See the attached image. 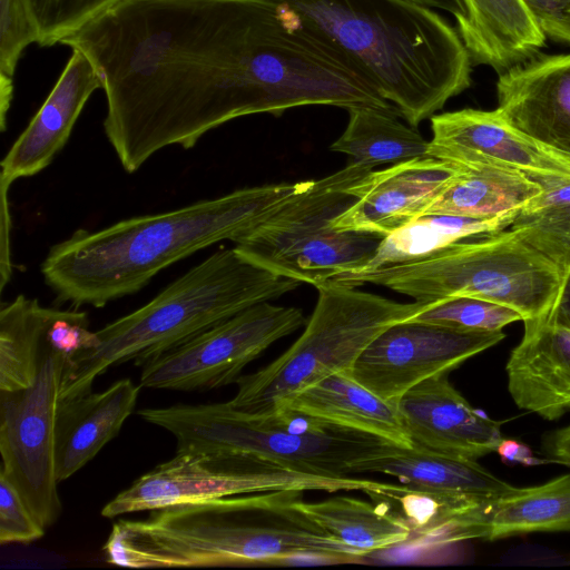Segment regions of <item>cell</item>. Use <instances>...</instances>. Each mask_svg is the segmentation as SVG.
<instances>
[{"mask_svg": "<svg viewBox=\"0 0 570 570\" xmlns=\"http://www.w3.org/2000/svg\"><path fill=\"white\" fill-rule=\"evenodd\" d=\"M60 45L92 63L130 174L233 119L325 105L336 79L331 48L268 0H118Z\"/></svg>", "mask_w": 570, "mask_h": 570, "instance_id": "6da1fadb", "label": "cell"}, {"mask_svg": "<svg viewBox=\"0 0 570 570\" xmlns=\"http://www.w3.org/2000/svg\"><path fill=\"white\" fill-rule=\"evenodd\" d=\"M311 181L242 188L96 232L79 228L50 247L40 272L60 303L102 307L198 250L237 242Z\"/></svg>", "mask_w": 570, "mask_h": 570, "instance_id": "7a4b0ae2", "label": "cell"}, {"mask_svg": "<svg viewBox=\"0 0 570 570\" xmlns=\"http://www.w3.org/2000/svg\"><path fill=\"white\" fill-rule=\"evenodd\" d=\"M302 491L278 490L188 502L144 520L114 522L106 562L149 568L253 567L287 560L350 563L364 554L297 508Z\"/></svg>", "mask_w": 570, "mask_h": 570, "instance_id": "3957f363", "label": "cell"}, {"mask_svg": "<svg viewBox=\"0 0 570 570\" xmlns=\"http://www.w3.org/2000/svg\"><path fill=\"white\" fill-rule=\"evenodd\" d=\"M287 19L347 55L400 117L416 127L472 82L458 32L410 0H268Z\"/></svg>", "mask_w": 570, "mask_h": 570, "instance_id": "277c9868", "label": "cell"}, {"mask_svg": "<svg viewBox=\"0 0 570 570\" xmlns=\"http://www.w3.org/2000/svg\"><path fill=\"white\" fill-rule=\"evenodd\" d=\"M302 283L265 269L233 248H220L191 267L136 311L96 331L97 343L67 361L61 401L92 391L109 367L141 366L259 303L276 299Z\"/></svg>", "mask_w": 570, "mask_h": 570, "instance_id": "5b68a950", "label": "cell"}, {"mask_svg": "<svg viewBox=\"0 0 570 570\" xmlns=\"http://www.w3.org/2000/svg\"><path fill=\"white\" fill-rule=\"evenodd\" d=\"M138 415L170 432L176 453L238 454L326 476L356 474L360 464L395 445L299 412L256 415L228 402L141 409Z\"/></svg>", "mask_w": 570, "mask_h": 570, "instance_id": "8992f818", "label": "cell"}, {"mask_svg": "<svg viewBox=\"0 0 570 570\" xmlns=\"http://www.w3.org/2000/svg\"><path fill=\"white\" fill-rule=\"evenodd\" d=\"M328 281L381 285L423 303L482 298L515 309L522 322L550 317L563 285L560 269L509 227L416 262L350 271Z\"/></svg>", "mask_w": 570, "mask_h": 570, "instance_id": "52a82bcc", "label": "cell"}, {"mask_svg": "<svg viewBox=\"0 0 570 570\" xmlns=\"http://www.w3.org/2000/svg\"><path fill=\"white\" fill-rule=\"evenodd\" d=\"M302 335L265 367L243 374L228 403L256 415L273 414L286 397L340 372H347L366 346L391 325L415 316L429 303H400L326 281Z\"/></svg>", "mask_w": 570, "mask_h": 570, "instance_id": "ba28073f", "label": "cell"}, {"mask_svg": "<svg viewBox=\"0 0 570 570\" xmlns=\"http://www.w3.org/2000/svg\"><path fill=\"white\" fill-rule=\"evenodd\" d=\"M372 171L352 161L312 180L234 247L276 275L315 287L335 275L366 266L384 237L337 230L333 222L355 203Z\"/></svg>", "mask_w": 570, "mask_h": 570, "instance_id": "9c48e42d", "label": "cell"}, {"mask_svg": "<svg viewBox=\"0 0 570 570\" xmlns=\"http://www.w3.org/2000/svg\"><path fill=\"white\" fill-rule=\"evenodd\" d=\"M377 481L326 476L289 470L250 456L227 453H176L139 476L104 505L107 519L176 504L257 492L362 491Z\"/></svg>", "mask_w": 570, "mask_h": 570, "instance_id": "30bf717a", "label": "cell"}, {"mask_svg": "<svg viewBox=\"0 0 570 570\" xmlns=\"http://www.w3.org/2000/svg\"><path fill=\"white\" fill-rule=\"evenodd\" d=\"M68 358L51 345L47 332L32 385L13 392L0 391V473L14 485L45 529L62 511L55 438Z\"/></svg>", "mask_w": 570, "mask_h": 570, "instance_id": "8fae6325", "label": "cell"}, {"mask_svg": "<svg viewBox=\"0 0 570 570\" xmlns=\"http://www.w3.org/2000/svg\"><path fill=\"white\" fill-rule=\"evenodd\" d=\"M304 322L297 307L253 305L144 363L140 386L207 392L236 383L248 363Z\"/></svg>", "mask_w": 570, "mask_h": 570, "instance_id": "7c38bea8", "label": "cell"}, {"mask_svg": "<svg viewBox=\"0 0 570 570\" xmlns=\"http://www.w3.org/2000/svg\"><path fill=\"white\" fill-rule=\"evenodd\" d=\"M504 337L502 331H464L406 320L380 333L347 374L395 406L413 386L450 373Z\"/></svg>", "mask_w": 570, "mask_h": 570, "instance_id": "4fadbf2b", "label": "cell"}, {"mask_svg": "<svg viewBox=\"0 0 570 570\" xmlns=\"http://www.w3.org/2000/svg\"><path fill=\"white\" fill-rule=\"evenodd\" d=\"M430 119V157L463 167L513 169L538 183L570 179V151L535 140L512 126L498 109L464 108Z\"/></svg>", "mask_w": 570, "mask_h": 570, "instance_id": "5bb4252c", "label": "cell"}, {"mask_svg": "<svg viewBox=\"0 0 570 570\" xmlns=\"http://www.w3.org/2000/svg\"><path fill=\"white\" fill-rule=\"evenodd\" d=\"M448 375L413 386L395 405L413 446L474 461L495 452L503 440L501 422L474 409Z\"/></svg>", "mask_w": 570, "mask_h": 570, "instance_id": "9a60e30c", "label": "cell"}, {"mask_svg": "<svg viewBox=\"0 0 570 570\" xmlns=\"http://www.w3.org/2000/svg\"><path fill=\"white\" fill-rule=\"evenodd\" d=\"M462 169L428 156L373 170L358 198L333 226L385 237L422 216Z\"/></svg>", "mask_w": 570, "mask_h": 570, "instance_id": "2e32d148", "label": "cell"}, {"mask_svg": "<svg viewBox=\"0 0 570 570\" xmlns=\"http://www.w3.org/2000/svg\"><path fill=\"white\" fill-rule=\"evenodd\" d=\"M497 109L515 128L560 150L570 148V53H537L501 72Z\"/></svg>", "mask_w": 570, "mask_h": 570, "instance_id": "e0dca14e", "label": "cell"}, {"mask_svg": "<svg viewBox=\"0 0 570 570\" xmlns=\"http://www.w3.org/2000/svg\"><path fill=\"white\" fill-rule=\"evenodd\" d=\"M72 53L29 125L1 160L0 181L12 184L39 174L65 147L85 105L101 81L90 60Z\"/></svg>", "mask_w": 570, "mask_h": 570, "instance_id": "ac0fdd59", "label": "cell"}, {"mask_svg": "<svg viewBox=\"0 0 570 570\" xmlns=\"http://www.w3.org/2000/svg\"><path fill=\"white\" fill-rule=\"evenodd\" d=\"M523 324L505 366L508 390L520 409L558 420L570 412V328L550 318Z\"/></svg>", "mask_w": 570, "mask_h": 570, "instance_id": "d6986e66", "label": "cell"}, {"mask_svg": "<svg viewBox=\"0 0 570 570\" xmlns=\"http://www.w3.org/2000/svg\"><path fill=\"white\" fill-rule=\"evenodd\" d=\"M139 387L121 379L105 391L60 401L55 438L58 482L73 475L118 435L135 410Z\"/></svg>", "mask_w": 570, "mask_h": 570, "instance_id": "ffe728a7", "label": "cell"}, {"mask_svg": "<svg viewBox=\"0 0 570 570\" xmlns=\"http://www.w3.org/2000/svg\"><path fill=\"white\" fill-rule=\"evenodd\" d=\"M458 32L472 63L498 72L519 65L544 47L547 36L523 0H461Z\"/></svg>", "mask_w": 570, "mask_h": 570, "instance_id": "44dd1931", "label": "cell"}, {"mask_svg": "<svg viewBox=\"0 0 570 570\" xmlns=\"http://www.w3.org/2000/svg\"><path fill=\"white\" fill-rule=\"evenodd\" d=\"M284 410L366 432L402 448H413L396 406L361 385L347 372L326 376L286 397L274 413Z\"/></svg>", "mask_w": 570, "mask_h": 570, "instance_id": "7402d4cb", "label": "cell"}, {"mask_svg": "<svg viewBox=\"0 0 570 570\" xmlns=\"http://www.w3.org/2000/svg\"><path fill=\"white\" fill-rule=\"evenodd\" d=\"M364 472L384 473L419 489L462 493L481 500L498 499L517 489L474 460L416 446L393 445L383 454L360 464L356 473Z\"/></svg>", "mask_w": 570, "mask_h": 570, "instance_id": "603a6c76", "label": "cell"}, {"mask_svg": "<svg viewBox=\"0 0 570 570\" xmlns=\"http://www.w3.org/2000/svg\"><path fill=\"white\" fill-rule=\"evenodd\" d=\"M570 530V473L543 484L517 488L475 504L470 538L498 540L532 532Z\"/></svg>", "mask_w": 570, "mask_h": 570, "instance_id": "cb8c5ba5", "label": "cell"}, {"mask_svg": "<svg viewBox=\"0 0 570 570\" xmlns=\"http://www.w3.org/2000/svg\"><path fill=\"white\" fill-rule=\"evenodd\" d=\"M542 190L540 183L518 170L492 165L468 166L423 215L478 219L514 216Z\"/></svg>", "mask_w": 570, "mask_h": 570, "instance_id": "d4e9b609", "label": "cell"}, {"mask_svg": "<svg viewBox=\"0 0 570 570\" xmlns=\"http://www.w3.org/2000/svg\"><path fill=\"white\" fill-rule=\"evenodd\" d=\"M347 112V126L331 150L371 168L429 156L430 141L415 127L399 120L396 110L355 106Z\"/></svg>", "mask_w": 570, "mask_h": 570, "instance_id": "484cf974", "label": "cell"}, {"mask_svg": "<svg viewBox=\"0 0 570 570\" xmlns=\"http://www.w3.org/2000/svg\"><path fill=\"white\" fill-rule=\"evenodd\" d=\"M297 508L316 525L364 556L401 548L410 535L407 525L379 503L348 497L318 502L297 501Z\"/></svg>", "mask_w": 570, "mask_h": 570, "instance_id": "4316f807", "label": "cell"}, {"mask_svg": "<svg viewBox=\"0 0 570 570\" xmlns=\"http://www.w3.org/2000/svg\"><path fill=\"white\" fill-rule=\"evenodd\" d=\"M58 308L42 306L37 298L16 296L0 309V391L13 392L32 385L43 341Z\"/></svg>", "mask_w": 570, "mask_h": 570, "instance_id": "83f0119b", "label": "cell"}, {"mask_svg": "<svg viewBox=\"0 0 570 570\" xmlns=\"http://www.w3.org/2000/svg\"><path fill=\"white\" fill-rule=\"evenodd\" d=\"M514 217L515 215L478 219L452 215H422L385 236L373 258L358 269L372 271L423 259L469 237L505 229Z\"/></svg>", "mask_w": 570, "mask_h": 570, "instance_id": "f1b7e54d", "label": "cell"}, {"mask_svg": "<svg viewBox=\"0 0 570 570\" xmlns=\"http://www.w3.org/2000/svg\"><path fill=\"white\" fill-rule=\"evenodd\" d=\"M542 193L524 206L509 226L524 242L570 273V179L540 183Z\"/></svg>", "mask_w": 570, "mask_h": 570, "instance_id": "f546056e", "label": "cell"}, {"mask_svg": "<svg viewBox=\"0 0 570 570\" xmlns=\"http://www.w3.org/2000/svg\"><path fill=\"white\" fill-rule=\"evenodd\" d=\"M40 41L38 24L27 0H0V125L6 129L13 97V79L23 51Z\"/></svg>", "mask_w": 570, "mask_h": 570, "instance_id": "4dcf8cb0", "label": "cell"}, {"mask_svg": "<svg viewBox=\"0 0 570 570\" xmlns=\"http://www.w3.org/2000/svg\"><path fill=\"white\" fill-rule=\"evenodd\" d=\"M464 331L498 332L513 322L522 321L515 309L491 301L454 296L429 303L409 318Z\"/></svg>", "mask_w": 570, "mask_h": 570, "instance_id": "1f68e13d", "label": "cell"}, {"mask_svg": "<svg viewBox=\"0 0 570 570\" xmlns=\"http://www.w3.org/2000/svg\"><path fill=\"white\" fill-rule=\"evenodd\" d=\"M118 0H27L40 32L39 46L50 47Z\"/></svg>", "mask_w": 570, "mask_h": 570, "instance_id": "d6a6232c", "label": "cell"}, {"mask_svg": "<svg viewBox=\"0 0 570 570\" xmlns=\"http://www.w3.org/2000/svg\"><path fill=\"white\" fill-rule=\"evenodd\" d=\"M45 531L14 485L0 473V543L28 544L42 538Z\"/></svg>", "mask_w": 570, "mask_h": 570, "instance_id": "836d02e7", "label": "cell"}, {"mask_svg": "<svg viewBox=\"0 0 570 570\" xmlns=\"http://www.w3.org/2000/svg\"><path fill=\"white\" fill-rule=\"evenodd\" d=\"M549 38L570 46V0H523Z\"/></svg>", "mask_w": 570, "mask_h": 570, "instance_id": "e575fe53", "label": "cell"}, {"mask_svg": "<svg viewBox=\"0 0 570 570\" xmlns=\"http://www.w3.org/2000/svg\"><path fill=\"white\" fill-rule=\"evenodd\" d=\"M10 184L0 181L1 189V229H0V288L3 291L11 276L10 258V228L11 217L9 210L8 190Z\"/></svg>", "mask_w": 570, "mask_h": 570, "instance_id": "d590c367", "label": "cell"}, {"mask_svg": "<svg viewBox=\"0 0 570 570\" xmlns=\"http://www.w3.org/2000/svg\"><path fill=\"white\" fill-rule=\"evenodd\" d=\"M542 449L556 462L570 466V424L547 433Z\"/></svg>", "mask_w": 570, "mask_h": 570, "instance_id": "8d00e7d4", "label": "cell"}, {"mask_svg": "<svg viewBox=\"0 0 570 570\" xmlns=\"http://www.w3.org/2000/svg\"><path fill=\"white\" fill-rule=\"evenodd\" d=\"M505 463H517L523 465H534L542 463L541 460L533 456L531 450L523 443L515 440H503L497 448V451Z\"/></svg>", "mask_w": 570, "mask_h": 570, "instance_id": "74e56055", "label": "cell"}, {"mask_svg": "<svg viewBox=\"0 0 570 570\" xmlns=\"http://www.w3.org/2000/svg\"><path fill=\"white\" fill-rule=\"evenodd\" d=\"M548 318L561 326L570 328V273L563 281L557 304Z\"/></svg>", "mask_w": 570, "mask_h": 570, "instance_id": "f35d334b", "label": "cell"}, {"mask_svg": "<svg viewBox=\"0 0 570 570\" xmlns=\"http://www.w3.org/2000/svg\"><path fill=\"white\" fill-rule=\"evenodd\" d=\"M428 8H435L451 13L456 22L464 17V7L461 0H410Z\"/></svg>", "mask_w": 570, "mask_h": 570, "instance_id": "ab89813d", "label": "cell"}, {"mask_svg": "<svg viewBox=\"0 0 570 570\" xmlns=\"http://www.w3.org/2000/svg\"><path fill=\"white\" fill-rule=\"evenodd\" d=\"M568 151H570V148L568 149Z\"/></svg>", "mask_w": 570, "mask_h": 570, "instance_id": "60d3db41", "label": "cell"}]
</instances>
